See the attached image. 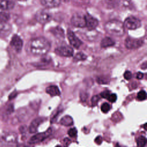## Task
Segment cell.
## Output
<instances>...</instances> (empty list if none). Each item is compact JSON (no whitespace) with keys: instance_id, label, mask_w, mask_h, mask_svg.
I'll return each mask as SVG.
<instances>
[{"instance_id":"6da1fadb","label":"cell","mask_w":147,"mask_h":147,"mask_svg":"<svg viewBox=\"0 0 147 147\" xmlns=\"http://www.w3.org/2000/svg\"><path fill=\"white\" fill-rule=\"evenodd\" d=\"M51 48V44L44 37H40L33 39L30 44V49L34 55L47 54Z\"/></svg>"},{"instance_id":"7a4b0ae2","label":"cell","mask_w":147,"mask_h":147,"mask_svg":"<svg viewBox=\"0 0 147 147\" xmlns=\"http://www.w3.org/2000/svg\"><path fill=\"white\" fill-rule=\"evenodd\" d=\"M105 28L108 33L115 36H122L125 33L123 24L117 20H112L107 22L105 25Z\"/></svg>"},{"instance_id":"3957f363","label":"cell","mask_w":147,"mask_h":147,"mask_svg":"<svg viewBox=\"0 0 147 147\" xmlns=\"http://www.w3.org/2000/svg\"><path fill=\"white\" fill-rule=\"evenodd\" d=\"M52 133V129L51 127L48 128V129L42 133H39L36 134L32 136L29 140V144H35L43 141L48 137H49Z\"/></svg>"},{"instance_id":"277c9868","label":"cell","mask_w":147,"mask_h":147,"mask_svg":"<svg viewBox=\"0 0 147 147\" xmlns=\"http://www.w3.org/2000/svg\"><path fill=\"white\" fill-rule=\"evenodd\" d=\"M0 140L2 143L6 144H15L17 141V135L13 131L4 132L1 134Z\"/></svg>"},{"instance_id":"5b68a950","label":"cell","mask_w":147,"mask_h":147,"mask_svg":"<svg viewBox=\"0 0 147 147\" xmlns=\"http://www.w3.org/2000/svg\"><path fill=\"white\" fill-rule=\"evenodd\" d=\"M123 25L129 30H134L141 26V22L138 18L133 16H130L126 18Z\"/></svg>"},{"instance_id":"8992f818","label":"cell","mask_w":147,"mask_h":147,"mask_svg":"<svg viewBox=\"0 0 147 147\" xmlns=\"http://www.w3.org/2000/svg\"><path fill=\"white\" fill-rule=\"evenodd\" d=\"M36 20L41 24H45L49 22L52 19L51 14L45 10H38L35 15Z\"/></svg>"},{"instance_id":"52a82bcc","label":"cell","mask_w":147,"mask_h":147,"mask_svg":"<svg viewBox=\"0 0 147 147\" xmlns=\"http://www.w3.org/2000/svg\"><path fill=\"white\" fill-rule=\"evenodd\" d=\"M144 44V40L141 39L127 37L125 40V46L129 49H135L141 47Z\"/></svg>"},{"instance_id":"ba28073f","label":"cell","mask_w":147,"mask_h":147,"mask_svg":"<svg viewBox=\"0 0 147 147\" xmlns=\"http://www.w3.org/2000/svg\"><path fill=\"white\" fill-rule=\"evenodd\" d=\"M55 52L58 55L64 57H71L74 55V50L72 48L68 45L58 47L55 49Z\"/></svg>"},{"instance_id":"9c48e42d","label":"cell","mask_w":147,"mask_h":147,"mask_svg":"<svg viewBox=\"0 0 147 147\" xmlns=\"http://www.w3.org/2000/svg\"><path fill=\"white\" fill-rule=\"evenodd\" d=\"M71 24L77 28H84L86 26V21L84 16L79 14L73 15L71 19Z\"/></svg>"},{"instance_id":"30bf717a","label":"cell","mask_w":147,"mask_h":147,"mask_svg":"<svg viewBox=\"0 0 147 147\" xmlns=\"http://www.w3.org/2000/svg\"><path fill=\"white\" fill-rule=\"evenodd\" d=\"M67 35L71 45L74 48L78 49L82 44V41L75 35V34L71 29L67 30Z\"/></svg>"},{"instance_id":"8fae6325","label":"cell","mask_w":147,"mask_h":147,"mask_svg":"<svg viewBox=\"0 0 147 147\" xmlns=\"http://www.w3.org/2000/svg\"><path fill=\"white\" fill-rule=\"evenodd\" d=\"M85 21H86V26L89 30H92L95 29L98 25V21L96 18H94L90 14L87 13L84 15Z\"/></svg>"},{"instance_id":"7c38bea8","label":"cell","mask_w":147,"mask_h":147,"mask_svg":"<svg viewBox=\"0 0 147 147\" xmlns=\"http://www.w3.org/2000/svg\"><path fill=\"white\" fill-rule=\"evenodd\" d=\"M10 45L17 52H20L23 46V42L21 37L17 34H14L11 40Z\"/></svg>"},{"instance_id":"4fadbf2b","label":"cell","mask_w":147,"mask_h":147,"mask_svg":"<svg viewBox=\"0 0 147 147\" xmlns=\"http://www.w3.org/2000/svg\"><path fill=\"white\" fill-rule=\"evenodd\" d=\"M45 119L42 117H38L34 119L30 123L29 127V131L30 133H34L37 131L39 125L42 123Z\"/></svg>"},{"instance_id":"5bb4252c","label":"cell","mask_w":147,"mask_h":147,"mask_svg":"<svg viewBox=\"0 0 147 147\" xmlns=\"http://www.w3.org/2000/svg\"><path fill=\"white\" fill-rule=\"evenodd\" d=\"M41 3L47 8L58 7L61 3V0H40Z\"/></svg>"},{"instance_id":"9a60e30c","label":"cell","mask_w":147,"mask_h":147,"mask_svg":"<svg viewBox=\"0 0 147 147\" xmlns=\"http://www.w3.org/2000/svg\"><path fill=\"white\" fill-rule=\"evenodd\" d=\"M14 3L10 0H0V9L7 10L14 7Z\"/></svg>"},{"instance_id":"2e32d148","label":"cell","mask_w":147,"mask_h":147,"mask_svg":"<svg viewBox=\"0 0 147 147\" xmlns=\"http://www.w3.org/2000/svg\"><path fill=\"white\" fill-rule=\"evenodd\" d=\"M46 92L50 95L52 96H58L60 95V91L59 89V88L55 85H52L50 86H48L46 90Z\"/></svg>"},{"instance_id":"e0dca14e","label":"cell","mask_w":147,"mask_h":147,"mask_svg":"<svg viewBox=\"0 0 147 147\" xmlns=\"http://www.w3.org/2000/svg\"><path fill=\"white\" fill-rule=\"evenodd\" d=\"M115 44V41L110 37H106L102 39L100 42V46L102 48L111 47Z\"/></svg>"},{"instance_id":"ac0fdd59","label":"cell","mask_w":147,"mask_h":147,"mask_svg":"<svg viewBox=\"0 0 147 147\" xmlns=\"http://www.w3.org/2000/svg\"><path fill=\"white\" fill-rule=\"evenodd\" d=\"M60 123L62 125H64L65 126H69L73 125L74 121L72 119V118L71 116L65 115L61 118L60 121Z\"/></svg>"},{"instance_id":"d6986e66","label":"cell","mask_w":147,"mask_h":147,"mask_svg":"<svg viewBox=\"0 0 147 147\" xmlns=\"http://www.w3.org/2000/svg\"><path fill=\"white\" fill-rule=\"evenodd\" d=\"M51 32L54 34V36H56V37H58L59 38H63L64 37V31H63V29L61 28L60 27L57 26V27L52 29L51 30Z\"/></svg>"},{"instance_id":"ffe728a7","label":"cell","mask_w":147,"mask_h":147,"mask_svg":"<svg viewBox=\"0 0 147 147\" xmlns=\"http://www.w3.org/2000/svg\"><path fill=\"white\" fill-rule=\"evenodd\" d=\"M10 18V15L9 13L4 11L0 12V25L7 23Z\"/></svg>"},{"instance_id":"44dd1931","label":"cell","mask_w":147,"mask_h":147,"mask_svg":"<svg viewBox=\"0 0 147 147\" xmlns=\"http://www.w3.org/2000/svg\"><path fill=\"white\" fill-rule=\"evenodd\" d=\"M146 140L144 136H140L137 140V145L140 147H143L146 145Z\"/></svg>"},{"instance_id":"7402d4cb","label":"cell","mask_w":147,"mask_h":147,"mask_svg":"<svg viewBox=\"0 0 147 147\" xmlns=\"http://www.w3.org/2000/svg\"><path fill=\"white\" fill-rule=\"evenodd\" d=\"M87 58V56L82 52H79L76 54V55L74 57V61H80V60H84Z\"/></svg>"},{"instance_id":"603a6c76","label":"cell","mask_w":147,"mask_h":147,"mask_svg":"<svg viewBox=\"0 0 147 147\" xmlns=\"http://www.w3.org/2000/svg\"><path fill=\"white\" fill-rule=\"evenodd\" d=\"M137 98L139 100H144L146 98V93L144 90H141L137 94Z\"/></svg>"},{"instance_id":"cb8c5ba5","label":"cell","mask_w":147,"mask_h":147,"mask_svg":"<svg viewBox=\"0 0 147 147\" xmlns=\"http://www.w3.org/2000/svg\"><path fill=\"white\" fill-rule=\"evenodd\" d=\"M111 109V106L108 103H103L102 106H101V107H100V109H101V111L104 113H107L109 110L110 109Z\"/></svg>"},{"instance_id":"d4e9b609","label":"cell","mask_w":147,"mask_h":147,"mask_svg":"<svg viewBox=\"0 0 147 147\" xmlns=\"http://www.w3.org/2000/svg\"><path fill=\"white\" fill-rule=\"evenodd\" d=\"M78 131L75 127L74 128H71L68 130V134L69 135V137H75L77 135Z\"/></svg>"},{"instance_id":"484cf974","label":"cell","mask_w":147,"mask_h":147,"mask_svg":"<svg viewBox=\"0 0 147 147\" xmlns=\"http://www.w3.org/2000/svg\"><path fill=\"white\" fill-rule=\"evenodd\" d=\"M117 99V95L115 94H111V93L109 94V95L108 96V97L107 98V99L109 101H110V102H112V103L115 102L116 101Z\"/></svg>"},{"instance_id":"4316f807","label":"cell","mask_w":147,"mask_h":147,"mask_svg":"<svg viewBox=\"0 0 147 147\" xmlns=\"http://www.w3.org/2000/svg\"><path fill=\"white\" fill-rule=\"evenodd\" d=\"M100 95H94V96H92V98H91V103L92 106L96 105L98 103L99 99H100Z\"/></svg>"},{"instance_id":"83f0119b","label":"cell","mask_w":147,"mask_h":147,"mask_svg":"<svg viewBox=\"0 0 147 147\" xmlns=\"http://www.w3.org/2000/svg\"><path fill=\"white\" fill-rule=\"evenodd\" d=\"M123 76H124L125 79L130 80L131 78V77H132L131 72L130 71H125V72L123 74Z\"/></svg>"},{"instance_id":"f1b7e54d","label":"cell","mask_w":147,"mask_h":147,"mask_svg":"<svg viewBox=\"0 0 147 147\" xmlns=\"http://www.w3.org/2000/svg\"><path fill=\"white\" fill-rule=\"evenodd\" d=\"M110 94V92L109 91H103L102 93H100V96H101L102 98L107 99Z\"/></svg>"},{"instance_id":"f546056e","label":"cell","mask_w":147,"mask_h":147,"mask_svg":"<svg viewBox=\"0 0 147 147\" xmlns=\"http://www.w3.org/2000/svg\"><path fill=\"white\" fill-rule=\"evenodd\" d=\"M102 142V137L101 136H98L95 139V142L98 144L100 145Z\"/></svg>"},{"instance_id":"4dcf8cb0","label":"cell","mask_w":147,"mask_h":147,"mask_svg":"<svg viewBox=\"0 0 147 147\" xmlns=\"http://www.w3.org/2000/svg\"><path fill=\"white\" fill-rule=\"evenodd\" d=\"M71 143V140L68 138H65L63 140V144L65 146H68Z\"/></svg>"},{"instance_id":"1f68e13d","label":"cell","mask_w":147,"mask_h":147,"mask_svg":"<svg viewBox=\"0 0 147 147\" xmlns=\"http://www.w3.org/2000/svg\"><path fill=\"white\" fill-rule=\"evenodd\" d=\"M144 77V74L141 72H138L136 74V78L138 79H142Z\"/></svg>"},{"instance_id":"d6a6232c","label":"cell","mask_w":147,"mask_h":147,"mask_svg":"<svg viewBox=\"0 0 147 147\" xmlns=\"http://www.w3.org/2000/svg\"><path fill=\"white\" fill-rule=\"evenodd\" d=\"M146 61H145L143 64H142V65H141V68H142V69H145L146 68Z\"/></svg>"},{"instance_id":"836d02e7","label":"cell","mask_w":147,"mask_h":147,"mask_svg":"<svg viewBox=\"0 0 147 147\" xmlns=\"http://www.w3.org/2000/svg\"><path fill=\"white\" fill-rule=\"evenodd\" d=\"M65 2H69L71 0H63Z\"/></svg>"},{"instance_id":"e575fe53","label":"cell","mask_w":147,"mask_h":147,"mask_svg":"<svg viewBox=\"0 0 147 147\" xmlns=\"http://www.w3.org/2000/svg\"><path fill=\"white\" fill-rule=\"evenodd\" d=\"M107 1H110V2H112V1H114L115 0H107Z\"/></svg>"},{"instance_id":"d590c367","label":"cell","mask_w":147,"mask_h":147,"mask_svg":"<svg viewBox=\"0 0 147 147\" xmlns=\"http://www.w3.org/2000/svg\"><path fill=\"white\" fill-rule=\"evenodd\" d=\"M18 1H26V0H18Z\"/></svg>"}]
</instances>
